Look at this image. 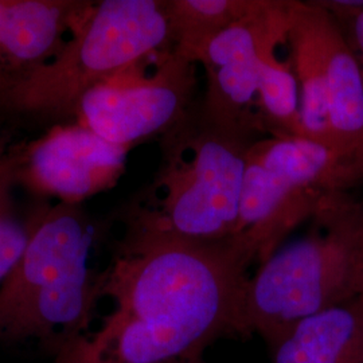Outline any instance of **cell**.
I'll use <instances>...</instances> for the list:
<instances>
[{"label":"cell","instance_id":"cell-1","mask_svg":"<svg viewBox=\"0 0 363 363\" xmlns=\"http://www.w3.org/2000/svg\"><path fill=\"white\" fill-rule=\"evenodd\" d=\"M237 238L194 241L128 228L100 276L115 301L91 343L118 363H195L220 337L241 335L249 267Z\"/></svg>","mask_w":363,"mask_h":363},{"label":"cell","instance_id":"cell-2","mask_svg":"<svg viewBox=\"0 0 363 363\" xmlns=\"http://www.w3.org/2000/svg\"><path fill=\"white\" fill-rule=\"evenodd\" d=\"M307 233L284 242L249 277L245 337L269 346L303 319L363 292V205L334 191L318 203Z\"/></svg>","mask_w":363,"mask_h":363},{"label":"cell","instance_id":"cell-3","mask_svg":"<svg viewBox=\"0 0 363 363\" xmlns=\"http://www.w3.org/2000/svg\"><path fill=\"white\" fill-rule=\"evenodd\" d=\"M259 130L220 124L189 111L164 132L163 162L147 208L130 228L194 241L233 237L247 169Z\"/></svg>","mask_w":363,"mask_h":363},{"label":"cell","instance_id":"cell-4","mask_svg":"<svg viewBox=\"0 0 363 363\" xmlns=\"http://www.w3.org/2000/svg\"><path fill=\"white\" fill-rule=\"evenodd\" d=\"M72 39L38 66L0 82V109L64 117L93 85L172 48L167 1L91 3Z\"/></svg>","mask_w":363,"mask_h":363},{"label":"cell","instance_id":"cell-5","mask_svg":"<svg viewBox=\"0 0 363 363\" xmlns=\"http://www.w3.org/2000/svg\"><path fill=\"white\" fill-rule=\"evenodd\" d=\"M93 228L78 205L58 203L33 218L26 247L0 286V342L85 335L101 298L88 259Z\"/></svg>","mask_w":363,"mask_h":363},{"label":"cell","instance_id":"cell-6","mask_svg":"<svg viewBox=\"0 0 363 363\" xmlns=\"http://www.w3.org/2000/svg\"><path fill=\"white\" fill-rule=\"evenodd\" d=\"M335 151L303 136L262 138L247 152L233 237L264 262L328 193L359 183Z\"/></svg>","mask_w":363,"mask_h":363},{"label":"cell","instance_id":"cell-7","mask_svg":"<svg viewBox=\"0 0 363 363\" xmlns=\"http://www.w3.org/2000/svg\"><path fill=\"white\" fill-rule=\"evenodd\" d=\"M195 64L157 52L93 85L79 99L78 123L120 147L167 132L190 111Z\"/></svg>","mask_w":363,"mask_h":363},{"label":"cell","instance_id":"cell-8","mask_svg":"<svg viewBox=\"0 0 363 363\" xmlns=\"http://www.w3.org/2000/svg\"><path fill=\"white\" fill-rule=\"evenodd\" d=\"M128 151L77 121L57 125L30 144L21 157L10 162V174L34 193L79 205L116 184Z\"/></svg>","mask_w":363,"mask_h":363},{"label":"cell","instance_id":"cell-9","mask_svg":"<svg viewBox=\"0 0 363 363\" xmlns=\"http://www.w3.org/2000/svg\"><path fill=\"white\" fill-rule=\"evenodd\" d=\"M91 3L66 0H7L0 42V82L52 58Z\"/></svg>","mask_w":363,"mask_h":363},{"label":"cell","instance_id":"cell-10","mask_svg":"<svg viewBox=\"0 0 363 363\" xmlns=\"http://www.w3.org/2000/svg\"><path fill=\"white\" fill-rule=\"evenodd\" d=\"M322 7L318 1H289L286 40L300 97L303 138L335 151L330 121L325 60L320 34Z\"/></svg>","mask_w":363,"mask_h":363},{"label":"cell","instance_id":"cell-11","mask_svg":"<svg viewBox=\"0 0 363 363\" xmlns=\"http://www.w3.org/2000/svg\"><path fill=\"white\" fill-rule=\"evenodd\" d=\"M272 363H363L359 298L308 316L268 346Z\"/></svg>","mask_w":363,"mask_h":363},{"label":"cell","instance_id":"cell-12","mask_svg":"<svg viewBox=\"0 0 363 363\" xmlns=\"http://www.w3.org/2000/svg\"><path fill=\"white\" fill-rule=\"evenodd\" d=\"M261 0H169L172 49L196 65L208 40L238 19L255 11Z\"/></svg>","mask_w":363,"mask_h":363},{"label":"cell","instance_id":"cell-13","mask_svg":"<svg viewBox=\"0 0 363 363\" xmlns=\"http://www.w3.org/2000/svg\"><path fill=\"white\" fill-rule=\"evenodd\" d=\"M259 115L276 136H303L300 97L291 62L276 57V48L264 52L259 64Z\"/></svg>","mask_w":363,"mask_h":363},{"label":"cell","instance_id":"cell-14","mask_svg":"<svg viewBox=\"0 0 363 363\" xmlns=\"http://www.w3.org/2000/svg\"><path fill=\"white\" fill-rule=\"evenodd\" d=\"M10 164L0 177V283L11 273L21 259L31 233L33 220L23 222L15 214L11 196Z\"/></svg>","mask_w":363,"mask_h":363},{"label":"cell","instance_id":"cell-15","mask_svg":"<svg viewBox=\"0 0 363 363\" xmlns=\"http://www.w3.org/2000/svg\"><path fill=\"white\" fill-rule=\"evenodd\" d=\"M52 363H118L99 354L88 335L70 337L58 345L55 359ZM206 363L203 359L199 362Z\"/></svg>","mask_w":363,"mask_h":363},{"label":"cell","instance_id":"cell-16","mask_svg":"<svg viewBox=\"0 0 363 363\" xmlns=\"http://www.w3.org/2000/svg\"><path fill=\"white\" fill-rule=\"evenodd\" d=\"M352 33H354V42H355V54L361 67V74L363 79V10L357 16L352 18Z\"/></svg>","mask_w":363,"mask_h":363},{"label":"cell","instance_id":"cell-17","mask_svg":"<svg viewBox=\"0 0 363 363\" xmlns=\"http://www.w3.org/2000/svg\"><path fill=\"white\" fill-rule=\"evenodd\" d=\"M6 7H7V0H0V42H1V35H3V27H4Z\"/></svg>","mask_w":363,"mask_h":363},{"label":"cell","instance_id":"cell-18","mask_svg":"<svg viewBox=\"0 0 363 363\" xmlns=\"http://www.w3.org/2000/svg\"><path fill=\"white\" fill-rule=\"evenodd\" d=\"M9 164H10V160H3V159H0V177H1L3 172L7 169Z\"/></svg>","mask_w":363,"mask_h":363},{"label":"cell","instance_id":"cell-19","mask_svg":"<svg viewBox=\"0 0 363 363\" xmlns=\"http://www.w3.org/2000/svg\"><path fill=\"white\" fill-rule=\"evenodd\" d=\"M359 298V301H361V303H362V304H363V292H362V295H361V296H359V298Z\"/></svg>","mask_w":363,"mask_h":363}]
</instances>
